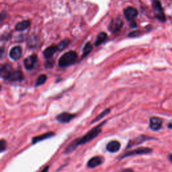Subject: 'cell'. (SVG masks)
Returning a JSON list of instances; mask_svg holds the SVG:
<instances>
[{"mask_svg": "<svg viewBox=\"0 0 172 172\" xmlns=\"http://www.w3.org/2000/svg\"><path fill=\"white\" fill-rule=\"evenodd\" d=\"M153 152V149L149 147H140L137 148L135 150H131L124 155L121 157V159L126 158L127 157L133 156V155H147V154H150Z\"/></svg>", "mask_w": 172, "mask_h": 172, "instance_id": "cell-3", "label": "cell"}, {"mask_svg": "<svg viewBox=\"0 0 172 172\" xmlns=\"http://www.w3.org/2000/svg\"><path fill=\"white\" fill-rule=\"evenodd\" d=\"M120 172H134V171H133V170H132L131 169H126V170H122Z\"/></svg>", "mask_w": 172, "mask_h": 172, "instance_id": "cell-27", "label": "cell"}, {"mask_svg": "<svg viewBox=\"0 0 172 172\" xmlns=\"http://www.w3.org/2000/svg\"><path fill=\"white\" fill-rule=\"evenodd\" d=\"M37 61V57L35 55H30L24 60V67L28 70H32L33 69Z\"/></svg>", "mask_w": 172, "mask_h": 172, "instance_id": "cell-8", "label": "cell"}, {"mask_svg": "<svg viewBox=\"0 0 172 172\" xmlns=\"http://www.w3.org/2000/svg\"><path fill=\"white\" fill-rule=\"evenodd\" d=\"M153 139H154V138L148 137V136H146V135L139 136L138 137L132 139V140H131V141L128 142V144L127 145V148H131V147H132L141 144V143H143V142H145L146 141H149V140H153Z\"/></svg>", "mask_w": 172, "mask_h": 172, "instance_id": "cell-6", "label": "cell"}, {"mask_svg": "<svg viewBox=\"0 0 172 172\" xmlns=\"http://www.w3.org/2000/svg\"><path fill=\"white\" fill-rule=\"evenodd\" d=\"M24 76L20 71H13L8 78L11 81H21L23 80Z\"/></svg>", "mask_w": 172, "mask_h": 172, "instance_id": "cell-17", "label": "cell"}, {"mask_svg": "<svg viewBox=\"0 0 172 172\" xmlns=\"http://www.w3.org/2000/svg\"><path fill=\"white\" fill-rule=\"evenodd\" d=\"M123 26V21L119 18L114 19L111 22L110 24V30L112 32H116L119 31Z\"/></svg>", "mask_w": 172, "mask_h": 172, "instance_id": "cell-9", "label": "cell"}, {"mask_svg": "<svg viewBox=\"0 0 172 172\" xmlns=\"http://www.w3.org/2000/svg\"><path fill=\"white\" fill-rule=\"evenodd\" d=\"M110 109H106V110H105L104 111H103V112H102L101 114H100L99 116H97L95 119L93 120V122L92 123H96V121H98V120H101L102 118H104V117L107 114H108L109 112H110Z\"/></svg>", "mask_w": 172, "mask_h": 172, "instance_id": "cell-23", "label": "cell"}, {"mask_svg": "<svg viewBox=\"0 0 172 172\" xmlns=\"http://www.w3.org/2000/svg\"><path fill=\"white\" fill-rule=\"evenodd\" d=\"M13 71L12 67L9 64H4L1 68V77L4 80H8Z\"/></svg>", "mask_w": 172, "mask_h": 172, "instance_id": "cell-13", "label": "cell"}, {"mask_svg": "<svg viewBox=\"0 0 172 172\" xmlns=\"http://www.w3.org/2000/svg\"><path fill=\"white\" fill-rule=\"evenodd\" d=\"M69 44H70V41L68 40V39H65V40L61 41L59 43V45L57 46V47H58V51L59 50V51H62V50L67 47Z\"/></svg>", "mask_w": 172, "mask_h": 172, "instance_id": "cell-22", "label": "cell"}, {"mask_svg": "<svg viewBox=\"0 0 172 172\" xmlns=\"http://www.w3.org/2000/svg\"><path fill=\"white\" fill-rule=\"evenodd\" d=\"M77 54L75 51H69L64 53L59 61V64L61 67H66L73 64L77 59Z\"/></svg>", "mask_w": 172, "mask_h": 172, "instance_id": "cell-2", "label": "cell"}, {"mask_svg": "<svg viewBox=\"0 0 172 172\" xmlns=\"http://www.w3.org/2000/svg\"><path fill=\"white\" fill-rule=\"evenodd\" d=\"M140 34L139 31H135V32H132L131 33L129 34V36L131 37H137L139 34Z\"/></svg>", "mask_w": 172, "mask_h": 172, "instance_id": "cell-25", "label": "cell"}, {"mask_svg": "<svg viewBox=\"0 0 172 172\" xmlns=\"http://www.w3.org/2000/svg\"><path fill=\"white\" fill-rule=\"evenodd\" d=\"M30 26V22L29 20H24L16 24V29L18 31L24 30Z\"/></svg>", "mask_w": 172, "mask_h": 172, "instance_id": "cell-18", "label": "cell"}, {"mask_svg": "<svg viewBox=\"0 0 172 172\" xmlns=\"http://www.w3.org/2000/svg\"><path fill=\"white\" fill-rule=\"evenodd\" d=\"M108 38V34L105 32H101L100 33L97 37L96 41H95V45L96 46H98L102 44V43L106 41V39Z\"/></svg>", "mask_w": 172, "mask_h": 172, "instance_id": "cell-19", "label": "cell"}, {"mask_svg": "<svg viewBox=\"0 0 172 172\" xmlns=\"http://www.w3.org/2000/svg\"><path fill=\"white\" fill-rule=\"evenodd\" d=\"M7 147V143L5 140L2 139L0 142V149H1V153L3 152L6 149Z\"/></svg>", "mask_w": 172, "mask_h": 172, "instance_id": "cell-24", "label": "cell"}, {"mask_svg": "<svg viewBox=\"0 0 172 172\" xmlns=\"http://www.w3.org/2000/svg\"><path fill=\"white\" fill-rule=\"evenodd\" d=\"M124 14L127 20H132L137 16L138 11L137 9L133 8V7H128L127 8L124 10Z\"/></svg>", "mask_w": 172, "mask_h": 172, "instance_id": "cell-10", "label": "cell"}, {"mask_svg": "<svg viewBox=\"0 0 172 172\" xmlns=\"http://www.w3.org/2000/svg\"><path fill=\"white\" fill-rule=\"evenodd\" d=\"M55 135V132H46V133H45L43 135L37 136V137H35L32 139V144H36V143L44 141V140H46V139H49V138H51Z\"/></svg>", "mask_w": 172, "mask_h": 172, "instance_id": "cell-12", "label": "cell"}, {"mask_svg": "<svg viewBox=\"0 0 172 172\" xmlns=\"http://www.w3.org/2000/svg\"><path fill=\"white\" fill-rule=\"evenodd\" d=\"M92 45L90 42H88L86 44L84 48V51H83V57L87 56L88 54L92 51Z\"/></svg>", "mask_w": 172, "mask_h": 172, "instance_id": "cell-21", "label": "cell"}, {"mask_svg": "<svg viewBox=\"0 0 172 172\" xmlns=\"http://www.w3.org/2000/svg\"><path fill=\"white\" fill-rule=\"evenodd\" d=\"M22 51L20 46H14L10 52V56L13 60H18L22 57Z\"/></svg>", "mask_w": 172, "mask_h": 172, "instance_id": "cell-11", "label": "cell"}, {"mask_svg": "<svg viewBox=\"0 0 172 172\" xmlns=\"http://www.w3.org/2000/svg\"><path fill=\"white\" fill-rule=\"evenodd\" d=\"M167 157H168V159H169L170 161V162L172 163V153L170 154V155L167 156Z\"/></svg>", "mask_w": 172, "mask_h": 172, "instance_id": "cell-28", "label": "cell"}, {"mask_svg": "<svg viewBox=\"0 0 172 172\" xmlns=\"http://www.w3.org/2000/svg\"><path fill=\"white\" fill-rule=\"evenodd\" d=\"M46 79H47V77H46V75H41L38 77L37 82H36V86H39L44 84L46 81Z\"/></svg>", "mask_w": 172, "mask_h": 172, "instance_id": "cell-20", "label": "cell"}, {"mask_svg": "<svg viewBox=\"0 0 172 172\" xmlns=\"http://www.w3.org/2000/svg\"><path fill=\"white\" fill-rule=\"evenodd\" d=\"M57 51H58V47L56 45H51L49 46L48 48H46L43 54H44V56L46 59H50L54 55Z\"/></svg>", "mask_w": 172, "mask_h": 172, "instance_id": "cell-16", "label": "cell"}, {"mask_svg": "<svg viewBox=\"0 0 172 172\" xmlns=\"http://www.w3.org/2000/svg\"><path fill=\"white\" fill-rule=\"evenodd\" d=\"M153 8L154 9L155 15L161 22H164L166 20V16L163 12V9L161 6V4L158 0H154L153 2Z\"/></svg>", "mask_w": 172, "mask_h": 172, "instance_id": "cell-4", "label": "cell"}, {"mask_svg": "<svg viewBox=\"0 0 172 172\" xmlns=\"http://www.w3.org/2000/svg\"><path fill=\"white\" fill-rule=\"evenodd\" d=\"M163 120L159 117L153 116L149 120V128L153 131H158L162 128Z\"/></svg>", "mask_w": 172, "mask_h": 172, "instance_id": "cell-5", "label": "cell"}, {"mask_svg": "<svg viewBox=\"0 0 172 172\" xmlns=\"http://www.w3.org/2000/svg\"><path fill=\"white\" fill-rule=\"evenodd\" d=\"M75 116H76L75 114H70L68 112H63L59 114V115L57 116L56 119L59 122H60V123H69L71 120H73Z\"/></svg>", "mask_w": 172, "mask_h": 172, "instance_id": "cell-7", "label": "cell"}, {"mask_svg": "<svg viewBox=\"0 0 172 172\" xmlns=\"http://www.w3.org/2000/svg\"><path fill=\"white\" fill-rule=\"evenodd\" d=\"M120 143L117 141H110L108 144L106 145V149L110 153H116L119 150L120 148Z\"/></svg>", "mask_w": 172, "mask_h": 172, "instance_id": "cell-14", "label": "cell"}, {"mask_svg": "<svg viewBox=\"0 0 172 172\" xmlns=\"http://www.w3.org/2000/svg\"><path fill=\"white\" fill-rule=\"evenodd\" d=\"M167 128L172 129V120L170 122V123L167 124Z\"/></svg>", "mask_w": 172, "mask_h": 172, "instance_id": "cell-29", "label": "cell"}, {"mask_svg": "<svg viewBox=\"0 0 172 172\" xmlns=\"http://www.w3.org/2000/svg\"><path fill=\"white\" fill-rule=\"evenodd\" d=\"M103 162V158L99 156H96L92 157L89 159L88 162V166L90 168H94L97 166H99Z\"/></svg>", "mask_w": 172, "mask_h": 172, "instance_id": "cell-15", "label": "cell"}, {"mask_svg": "<svg viewBox=\"0 0 172 172\" xmlns=\"http://www.w3.org/2000/svg\"><path fill=\"white\" fill-rule=\"evenodd\" d=\"M49 169V166H46V167L44 168V169H43L41 172H48Z\"/></svg>", "mask_w": 172, "mask_h": 172, "instance_id": "cell-26", "label": "cell"}, {"mask_svg": "<svg viewBox=\"0 0 172 172\" xmlns=\"http://www.w3.org/2000/svg\"><path fill=\"white\" fill-rule=\"evenodd\" d=\"M105 123L106 122H104V123H102V124H99L98 126L92 128L90 131H89L87 134L84 136V137L75 139V141H73L69 146L67 147L65 150V153H69L71 152H72L73 150H74L77 148V146L85 144V143H87L89 141H91L92 140H93L96 137H98L102 132L101 126H102V125Z\"/></svg>", "mask_w": 172, "mask_h": 172, "instance_id": "cell-1", "label": "cell"}]
</instances>
